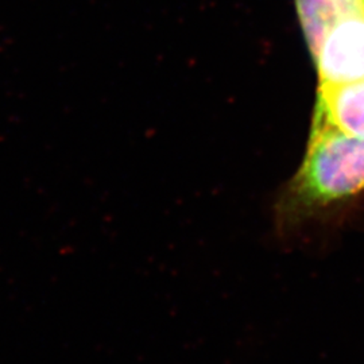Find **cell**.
I'll return each instance as SVG.
<instances>
[{
	"label": "cell",
	"instance_id": "6da1fadb",
	"mask_svg": "<svg viewBox=\"0 0 364 364\" xmlns=\"http://www.w3.org/2000/svg\"><path fill=\"white\" fill-rule=\"evenodd\" d=\"M363 193L364 136L311 127L304 159L274 207L277 231L290 235L324 220Z\"/></svg>",
	"mask_w": 364,
	"mask_h": 364
},
{
	"label": "cell",
	"instance_id": "7a4b0ae2",
	"mask_svg": "<svg viewBox=\"0 0 364 364\" xmlns=\"http://www.w3.org/2000/svg\"><path fill=\"white\" fill-rule=\"evenodd\" d=\"M318 85L364 81V15L332 27L312 52Z\"/></svg>",
	"mask_w": 364,
	"mask_h": 364
},
{
	"label": "cell",
	"instance_id": "3957f363",
	"mask_svg": "<svg viewBox=\"0 0 364 364\" xmlns=\"http://www.w3.org/2000/svg\"><path fill=\"white\" fill-rule=\"evenodd\" d=\"M312 127L364 136V81L318 85Z\"/></svg>",
	"mask_w": 364,
	"mask_h": 364
},
{
	"label": "cell",
	"instance_id": "277c9868",
	"mask_svg": "<svg viewBox=\"0 0 364 364\" xmlns=\"http://www.w3.org/2000/svg\"><path fill=\"white\" fill-rule=\"evenodd\" d=\"M299 23L311 53L338 22L364 15V0H296Z\"/></svg>",
	"mask_w": 364,
	"mask_h": 364
}]
</instances>
